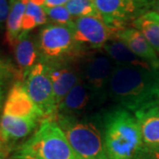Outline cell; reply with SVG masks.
<instances>
[{
	"label": "cell",
	"mask_w": 159,
	"mask_h": 159,
	"mask_svg": "<svg viewBox=\"0 0 159 159\" xmlns=\"http://www.w3.org/2000/svg\"><path fill=\"white\" fill-rule=\"evenodd\" d=\"M109 97L131 112L159 104V69L116 65Z\"/></svg>",
	"instance_id": "cell-1"
},
{
	"label": "cell",
	"mask_w": 159,
	"mask_h": 159,
	"mask_svg": "<svg viewBox=\"0 0 159 159\" xmlns=\"http://www.w3.org/2000/svg\"><path fill=\"white\" fill-rule=\"evenodd\" d=\"M108 159H134L143 146L135 116L122 107L111 109L99 120Z\"/></svg>",
	"instance_id": "cell-2"
},
{
	"label": "cell",
	"mask_w": 159,
	"mask_h": 159,
	"mask_svg": "<svg viewBox=\"0 0 159 159\" xmlns=\"http://www.w3.org/2000/svg\"><path fill=\"white\" fill-rule=\"evenodd\" d=\"M14 157L29 159H75L68 141L55 119H43L37 131L18 148Z\"/></svg>",
	"instance_id": "cell-3"
},
{
	"label": "cell",
	"mask_w": 159,
	"mask_h": 159,
	"mask_svg": "<svg viewBox=\"0 0 159 159\" xmlns=\"http://www.w3.org/2000/svg\"><path fill=\"white\" fill-rule=\"evenodd\" d=\"M55 120L66 137L75 159H108L98 122L97 125L91 119L59 115Z\"/></svg>",
	"instance_id": "cell-4"
},
{
	"label": "cell",
	"mask_w": 159,
	"mask_h": 159,
	"mask_svg": "<svg viewBox=\"0 0 159 159\" xmlns=\"http://www.w3.org/2000/svg\"><path fill=\"white\" fill-rule=\"evenodd\" d=\"M39 61L44 65L78 60L83 50L74 39L72 28L48 24L39 31L35 40Z\"/></svg>",
	"instance_id": "cell-5"
},
{
	"label": "cell",
	"mask_w": 159,
	"mask_h": 159,
	"mask_svg": "<svg viewBox=\"0 0 159 159\" xmlns=\"http://www.w3.org/2000/svg\"><path fill=\"white\" fill-rule=\"evenodd\" d=\"M80 79L95 98L97 105L109 97V85L116 64L105 53H91L80 58Z\"/></svg>",
	"instance_id": "cell-6"
},
{
	"label": "cell",
	"mask_w": 159,
	"mask_h": 159,
	"mask_svg": "<svg viewBox=\"0 0 159 159\" xmlns=\"http://www.w3.org/2000/svg\"><path fill=\"white\" fill-rule=\"evenodd\" d=\"M93 3L104 23L119 31L128 21L148 11L153 0H93Z\"/></svg>",
	"instance_id": "cell-7"
},
{
	"label": "cell",
	"mask_w": 159,
	"mask_h": 159,
	"mask_svg": "<svg viewBox=\"0 0 159 159\" xmlns=\"http://www.w3.org/2000/svg\"><path fill=\"white\" fill-rule=\"evenodd\" d=\"M24 85L29 97L42 114L43 119H55L57 107L45 65L40 62L35 64L24 80Z\"/></svg>",
	"instance_id": "cell-8"
},
{
	"label": "cell",
	"mask_w": 159,
	"mask_h": 159,
	"mask_svg": "<svg viewBox=\"0 0 159 159\" xmlns=\"http://www.w3.org/2000/svg\"><path fill=\"white\" fill-rule=\"evenodd\" d=\"M74 39L78 45L85 49H101L116 37L114 29L108 27L100 16H85L77 18L74 23Z\"/></svg>",
	"instance_id": "cell-9"
},
{
	"label": "cell",
	"mask_w": 159,
	"mask_h": 159,
	"mask_svg": "<svg viewBox=\"0 0 159 159\" xmlns=\"http://www.w3.org/2000/svg\"><path fill=\"white\" fill-rule=\"evenodd\" d=\"M45 66L52 83L55 102L58 108L63 99L80 80V65L77 60H73Z\"/></svg>",
	"instance_id": "cell-10"
},
{
	"label": "cell",
	"mask_w": 159,
	"mask_h": 159,
	"mask_svg": "<svg viewBox=\"0 0 159 159\" xmlns=\"http://www.w3.org/2000/svg\"><path fill=\"white\" fill-rule=\"evenodd\" d=\"M3 114L19 118L43 119L42 114L29 97L24 81H15L9 90L4 105Z\"/></svg>",
	"instance_id": "cell-11"
},
{
	"label": "cell",
	"mask_w": 159,
	"mask_h": 159,
	"mask_svg": "<svg viewBox=\"0 0 159 159\" xmlns=\"http://www.w3.org/2000/svg\"><path fill=\"white\" fill-rule=\"evenodd\" d=\"M93 105H97V102L90 90L80 79L58 105L57 115L78 117V115L91 109Z\"/></svg>",
	"instance_id": "cell-12"
},
{
	"label": "cell",
	"mask_w": 159,
	"mask_h": 159,
	"mask_svg": "<svg viewBox=\"0 0 159 159\" xmlns=\"http://www.w3.org/2000/svg\"><path fill=\"white\" fill-rule=\"evenodd\" d=\"M116 38L122 41L137 57L155 69H159V58L154 48L136 29H122L116 32Z\"/></svg>",
	"instance_id": "cell-13"
},
{
	"label": "cell",
	"mask_w": 159,
	"mask_h": 159,
	"mask_svg": "<svg viewBox=\"0 0 159 159\" xmlns=\"http://www.w3.org/2000/svg\"><path fill=\"white\" fill-rule=\"evenodd\" d=\"M14 57L19 73L25 80L29 71L39 61L35 40L29 33H21L14 44Z\"/></svg>",
	"instance_id": "cell-14"
},
{
	"label": "cell",
	"mask_w": 159,
	"mask_h": 159,
	"mask_svg": "<svg viewBox=\"0 0 159 159\" xmlns=\"http://www.w3.org/2000/svg\"><path fill=\"white\" fill-rule=\"evenodd\" d=\"M134 113L143 144L149 148H159V104L142 109Z\"/></svg>",
	"instance_id": "cell-15"
},
{
	"label": "cell",
	"mask_w": 159,
	"mask_h": 159,
	"mask_svg": "<svg viewBox=\"0 0 159 159\" xmlns=\"http://www.w3.org/2000/svg\"><path fill=\"white\" fill-rule=\"evenodd\" d=\"M39 120L31 118H19L3 114L0 119V138L7 143L28 136Z\"/></svg>",
	"instance_id": "cell-16"
},
{
	"label": "cell",
	"mask_w": 159,
	"mask_h": 159,
	"mask_svg": "<svg viewBox=\"0 0 159 159\" xmlns=\"http://www.w3.org/2000/svg\"><path fill=\"white\" fill-rule=\"evenodd\" d=\"M102 49L117 66L152 68L148 63L137 57L122 41L119 39L113 38L110 40L103 45Z\"/></svg>",
	"instance_id": "cell-17"
},
{
	"label": "cell",
	"mask_w": 159,
	"mask_h": 159,
	"mask_svg": "<svg viewBox=\"0 0 159 159\" xmlns=\"http://www.w3.org/2000/svg\"><path fill=\"white\" fill-rule=\"evenodd\" d=\"M29 0H10V11L6 20V42L14 46L22 29V20Z\"/></svg>",
	"instance_id": "cell-18"
},
{
	"label": "cell",
	"mask_w": 159,
	"mask_h": 159,
	"mask_svg": "<svg viewBox=\"0 0 159 159\" xmlns=\"http://www.w3.org/2000/svg\"><path fill=\"white\" fill-rule=\"evenodd\" d=\"M156 51L159 52V16L153 11H148L133 21Z\"/></svg>",
	"instance_id": "cell-19"
},
{
	"label": "cell",
	"mask_w": 159,
	"mask_h": 159,
	"mask_svg": "<svg viewBox=\"0 0 159 159\" xmlns=\"http://www.w3.org/2000/svg\"><path fill=\"white\" fill-rule=\"evenodd\" d=\"M71 16H99L92 0H68L65 5Z\"/></svg>",
	"instance_id": "cell-20"
},
{
	"label": "cell",
	"mask_w": 159,
	"mask_h": 159,
	"mask_svg": "<svg viewBox=\"0 0 159 159\" xmlns=\"http://www.w3.org/2000/svg\"><path fill=\"white\" fill-rule=\"evenodd\" d=\"M13 79L23 81L18 70H15V68L11 66V64L0 60V109L2 107L6 95V86L11 80Z\"/></svg>",
	"instance_id": "cell-21"
},
{
	"label": "cell",
	"mask_w": 159,
	"mask_h": 159,
	"mask_svg": "<svg viewBox=\"0 0 159 159\" xmlns=\"http://www.w3.org/2000/svg\"><path fill=\"white\" fill-rule=\"evenodd\" d=\"M43 10L45 11L47 19H49L51 22H53V24L66 26L73 29L74 20L72 19L71 14L65 6L43 8Z\"/></svg>",
	"instance_id": "cell-22"
},
{
	"label": "cell",
	"mask_w": 159,
	"mask_h": 159,
	"mask_svg": "<svg viewBox=\"0 0 159 159\" xmlns=\"http://www.w3.org/2000/svg\"><path fill=\"white\" fill-rule=\"evenodd\" d=\"M26 14L30 15L31 17H33L36 21L37 26H42L43 24L47 22V16L43 6H39L34 5V3L30 2L29 0L28 4H27V7H26Z\"/></svg>",
	"instance_id": "cell-23"
},
{
	"label": "cell",
	"mask_w": 159,
	"mask_h": 159,
	"mask_svg": "<svg viewBox=\"0 0 159 159\" xmlns=\"http://www.w3.org/2000/svg\"><path fill=\"white\" fill-rule=\"evenodd\" d=\"M134 159H159V148H149L143 144Z\"/></svg>",
	"instance_id": "cell-24"
},
{
	"label": "cell",
	"mask_w": 159,
	"mask_h": 159,
	"mask_svg": "<svg viewBox=\"0 0 159 159\" xmlns=\"http://www.w3.org/2000/svg\"><path fill=\"white\" fill-rule=\"evenodd\" d=\"M10 11V6L7 0H0V29H2L7 20Z\"/></svg>",
	"instance_id": "cell-25"
},
{
	"label": "cell",
	"mask_w": 159,
	"mask_h": 159,
	"mask_svg": "<svg viewBox=\"0 0 159 159\" xmlns=\"http://www.w3.org/2000/svg\"><path fill=\"white\" fill-rule=\"evenodd\" d=\"M68 0H45L43 8H52V7H57V6H63V5H66Z\"/></svg>",
	"instance_id": "cell-26"
},
{
	"label": "cell",
	"mask_w": 159,
	"mask_h": 159,
	"mask_svg": "<svg viewBox=\"0 0 159 159\" xmlns=\"http://www.w3.org/2000/svg\"><path fill=\"white\" fill-rule=\"evenodd\" d=\"M151 8H152V11H155L159 16V0H153Z\"/></svg>",
	"instance_id": "cell-27"
},
{
	"label": "cell",
	"mask_w": 159,
	"mask_h": 159,
	"mask_svg": "<svg viewBox=\"0 0 159 159\" xmlns=\"http://www.w3.org/2000/svg\"><path fill=\"white\" fill-rule=\"evenodd\" d=\"M6 155H7L6 148H0V159H6Z\"/></svg>",
	"instance_id": "cell-28"
},
{
	"label": "cell",
	"mask_w": 159,
	"mask_h": 159,
	"mask_svg": "<svg viewBox=\"0 0 159 159\" xmlns=\"http://www.w3.org/2000/svg\"><path fill=\"white\" fill-rule=\"evenodd\" d=\"M30 2H32V3H34V5H36V6H43L44 5V2H45V0H29Z\"/></svg>",
	"instance_id": "cell-29"
},
{
	"label": "cell",
	"mask_w": 159,
	"mask_h": 159,
	"mask_svg": "<svg viewBox=\"0 0 159 159\" xmlns=\"http://www.w3.org/2000/svg\"><path fill=\"white\" fill-rule=\"evenodd\" d=\"M6 148V143L2 141V139L0 138V148Z\"/></svg>",
	"instance_id": "cell-30"
},
{
	"label": "cell",
	"mask_w": 159,
	"mask_h": 159,
	"mask_svg": "<svg viewBox=\"0 0 159 159\" xmlns=\"http://www.w3.org/2000/svg\"><path fill=\"white\" fill-rule=\"evenodd\" d=\"M15 157V158H17V159H29V158H24V157Z\"/></svg>",
	"instance_id": "cell-31"
},
{
	"label": "cell",
	"mask_w": 159,
	"mask_h": 159,
	"mask_svg": "<svg viewBox=\"0 0 159 159\" xmlns=\"http://www.w3.org/2000/svg\"><path fill=\"white\" fill-rule=\"evenodd\" d=\"M10 159H17V158H15V157H12V158H10Z\"/></svg>",
	"instance_id": "cell-32"
},
{
	"label": "cell",
	"mask_w": 159,
	"mask_h": 159,
	"mask_svg": "<svg viewBox=\"0 0 159 159\" xmlns=\"http://www.w3.org/2000/svg\"><path fill=\"white\" fill-rule=\"evenodd\" d=\"M92 1H93V0H92Z\"/></svg>",
	"instance_id": "cell-33"
}]
</instances>
